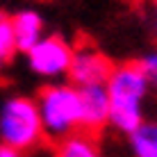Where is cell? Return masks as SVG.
<instances>
[{"label":"cell","mask_w":157,"mask_h":157,"mask_svg":"<svg viewBox=\"0 0 157 157\" xmlns=\"http://www.w3.org/2000/svg\"><path fill=\"white\" fill-rule=\"evenodd\" d=\"M105 89L109 96V125L125 137L132 134L146 121L144 105L150 96L139 59L114 64V71L105 82Z\"/></svg>","instance_id":"cell-1"},{"label":"cell","mask_w":157,"mask_h":157,"mask_svg":"<svg viewBox=\"0 0 157 157\" xmlns=\"http://www.w3.org/2000/svg\"><path fill=\"white\" fill-rule=\"evenodd\" d=\"M34 102L46 137L59 141L80 130V89L71 82L46 86Z\"/></svg>","instance_id":"cell-2"},{"label":"cell","mask_w":157,"mask_h":157,"mask_svg":"<svg viewBox=\"0 0 157 157\" xmlns=\"http://www.w3.org/2000/svg\"><path fill=\"white\" fill-rule=\"evenodd\" d=\"M46 139L36 102L23 96L9 98L0 109V141L21 153L34 150Z\"/></svg>","instance_id":"cell-3"},{"label":"cell","mask_w":157,"mask_h":157,"mask_svg":"<svg viewBox=\"0 0 157 157\" xmlns=\"http://www.w3.org/2000/svg\"><path fill=\"white\" fill-rule=\"evenodd\" d=\"M73 57V46L64 41L62 36H43L39 43L28 50V64L30 68L41 78H62L68 73Z\"/></svg>","instance_id":"cell-4"},{"label":"cell","mask_w":157,"mask_h":157,"mask_svg":"<svg viewBox=\"0 0 157 157\" xmlns=\"http://www.w3.org/2000/svg\"><path fill=\"white\" fill-rule=\"evenodd\" d=\"M114 71V62L100 52L94 46H80L73 48L71 66H68V80L73 86L82 89V86H96L105 84Z\"/></svg>","instance_id":"cell-5"},{"label":"cell","mask_w":157,"mask_h":157,"mask_svg":"<svg viewBox=\"0 0 157 157\" xmlns=\"http://www.w3.org/2000/svg\"><path fill=\"white\" fill-rule=\"evenodd\" d=\"M109 125V96L105 84L80 89V130L86 134H98Z\"/></svg>","instance_id":"cell-6"},{"label":"cell","mask_w":157,"mask_h":157,"mask_svg":"<svg viewBox=\"0 0 157 157\" xmlns=\"http://www.w3.org/2000/svg\"><path fill=\"white\" fill-rule=\"evenodd\" d=\"M12 25H14V34L18 50L28 52L34 43H39L43 39V21L41 16L32 9H23V12L12 16Z\"/></svg>","instance_id":"cell-7"},{"label":"cell","mask_w":157,"mask_h":157,"mask_svg":"<svg viewBox=\"0 0 157 157\" xmlns=\"http://www.w3.org/2000/svg\"><path fill=\"white\" fill-rule=\"evenodd\" d=\"M52 157H102V153L98 146V137L78 130V132L59 139L57 148L52 150Z\"/></svg>","instance_id":"cell-8"},{"label":"cell","mask_w":157,"mask_h":157,"mask_svg":"<svg viewBox=\"0 0 157 157\" xmlns=\"http://www.w3.org/2000/svg\"><path fill=\"white\" fill-rule=\"evenodd\" d=\"M128 141L132 157H157V121H144Z\"/></svg>","instance_id":"cell-9"},{"label":"cell","mask_w":157,"mask_h":157,"mask_svg":"<svg viewBox=\"0 0 157 157\" xmlns=\"http://www.w3.org/2000/svg\"><path fill=\"white\" fill-rule=\"evenodd\" d=\"M18 52V43H16L12 16L0 12V66H7Z\"/></svg>","instance_id":"cell-10"},{"label":"cell","mask_w":157,"mask_h":157,"mask_svg":"<svg viewBox=\"0 0 157 157\" xmlns=\"http://www.w3.org/2000/svg\"><path fill=\"white\" fill-rule=\"evenodd\" d=\"M139 66L146 75V82H148V91L153 96H157V50H150L139 59Z\"/></svg>","instance_id":"cell-11"},{"label":"cell","mask_w":157,"mask_h":157,"mask_svg":"<svg viewBox=\"0 0 157 157\" xmlns=\"http://www.w3.org/2000/svg\"><path fill=\"white\" fill-rule=\"evenodd\" d=\"M0 157H23V153L16 148H9V146H0Z\"/></svg>","instance_id":"cell-12"},{"label":"cell","mask_w":157,"mask_h":157,"mask_svg":"<svg viewBox=\"0 0 157 157\" xmlns=\"http://www.w3.org/2000/svg\"><path fill=\"white\" fill-rule=\"evenodd\" d=\"M32 157H52V153H48V150H39V153L32 155Z\"/></svg>","instance_id":"cell-13"},{"label":"cell","mask_w":157,"mask_h":157,"mask_svg":"<svg viewBox=\"0 0 157 157\" xmlns=\"http://www.w3.org/2000/svg\"><path fill=\"white\" fill-rule=\"evenodd\" d=\"M153 16H155V23H157V0H153Z\"/></svg>","instance_id":"cell-14"}]
</instances>
